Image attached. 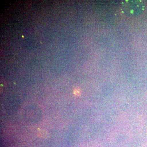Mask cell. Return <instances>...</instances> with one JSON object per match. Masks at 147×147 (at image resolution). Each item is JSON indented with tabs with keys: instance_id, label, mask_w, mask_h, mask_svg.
I'll use <instances>...</instances> for the list:
<instances>
[{
	"instance_id": "cell-2",
	"label": "cell",
	"mask_w": 147,
	"mask_h": 147,
	"mask_svg": "<svg viewBox=\"0 0 147 147\" xmlns=\"http://www.w3.org/2000/svg\"><path fill=\"white\" fill-rule=\"evenodd\" d=\"M37 135L38 137L42 139H47L50 137V134L46 130L38 129L36 132Z\"/></svg>"
},
{
	"instance_id": "cell-3",
	"label": "cell",
	"mask_w": 147,
	"mask_h": 147,
	"mask_svg": "<svg viewBox=\"0 0 147 147\" xmlns=\"http://www.w3.org/2000/svg\"><path fill=\"white\" fill-rule=\"evenodd\" d=\"M74 93L76 96H80L82 94V91L79 88H76L74 90Z\"/></svg>"
},
{
	"instance_id": "cell-1",
	"label": "cell",
	"mask_w": 147,
	"mask_h": 147,
	"mask_svg": "<svg viewBox=\"0 0 147 147\" xmlns=\"http://www.w3.org/2000/svg\"><path fill=\"white\" fill-rule=\"evenodd\" d=\"M121 6L123 13L129 17L139 16L144 9V4L139 1H123Z\"/></svg>"
}]
</instances>
